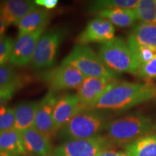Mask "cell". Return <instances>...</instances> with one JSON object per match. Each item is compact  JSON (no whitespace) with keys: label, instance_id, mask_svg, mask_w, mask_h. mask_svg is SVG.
<instances>
[{"label":"cell","instance_id":"6da1fadb","mask_svg":"<svg viewBox=\"0 0 156 156\" xmlns=\"http://www.w3.org/2000/svg\"><path fill=\"white\" fill-rule=\"evenodd\" d=\"M156 98V85L151 83L116 82L90 109L123 112Z\"/></svg>","mask_w":156,"mask_h":156},{"label":"cell","instance_id":"7a4b0ae2","mask_svg":"<svg viewBox=\"0 0 156 156\" xmlns=\"http://www.w3.org/2000/svg\"><path fill=\"white\" fill-rule=\"evenodd\" d=\"M113 145L126 147L142 136L156 132V118L143 114H132L110 120L104 129Z\"/></svg>","mask_w":156,"mask_h":156},{"label":"cell","instance_id":"3957f363","mask_svg":"<svg viewBox=\"0 0 156 156\" xmlns=\"http://www.w3.org/2000/svg\"><path fill=\"white\" fill-rule=\"evenodd\" d=\"M109 121L103 111L81 109L60 129L58 136L67 141L96 137L104 131Z\"/></svg>","mask_w":156,"mask_h":156},{"label":"cell","instance_id":"277c9868","mask_svg":"<svg viewBox=\"0 0 156 156\" xmlns=\"http://www.w3.org/2000/svg\"><path fill=\"white\" fill-rule=\"evenodd\" d=\"M98 56L103 64L115 73L137 75L140 64L129 47L127 43L121 37L101 44Z\"/></svg>","mask_w":156,"mask_h":156},{"label":"cell","instance_id":"5b68a950","mask_svg":"<svg viewBox=\"0 0 156 156\" xmlns=\"http://www.w3.org/2000/svg\"><path fill=\"white\" fill-rule=\"evenodd\" d=\"M62 64L75 67L85 77L117 80L119 77V74L109 69L98 55L88 46L75 45Z\"/></svg>","mask_w":156,"mask_h":156},{"label":"cell","instance_id":"8992f818","mask_svg":"<svg viewBox=\"0 0 156 156\" xmlns=\"http://www.w3.org/2000/svg\"><path fill=\"white\" fill-rule=\"evenodd\" d=\"M67 30L64 28H55L44 32L37 43L31 67L35 70L53 68L58 52Z\"/></svg>","mask_w":156,"mask_h":156},{"label":"cell","instance_id":"52a82bcc","mask_svg":"<svg viewBox=\"0 0 156 156\" xmlns=\"http://www.w3.org/2000/svg\"><path fill=\"white\" fill-rule=\"evenodd\" d=\"M41 79L53 93L78 88L85 77L72 66L62 64L51 68L41 74Z\"/></svg>","mask_w":156,"mask_h":156},{"label":"cell","instance_id":"ba28073f","mask_svg":"<svg viewBox=\"0 0 156 156\" xmlns=\"http://www.w3.org/2000/svg\"><path fill=\"white\" fill-rule=\"evenodd\" d=\"M113 144L106 136L85 140H68L54 150L52 156H98Z\"/></svg>","mask_w":156,"mask_h":156},{"label":"cell","instance_id":"9c48e42d","mask_svg":"<svg viewBox=\"0 0 156 156\" xmlns=\"http://www.w3.org/2000/svg\"><path fill=\"white\" fill-rule=\"evenodd\" d=\"M115 38L114 25L107 20L98 17L90 20L76 38V45L87 46L91 43L105 44Z\"/></svg>","mask_w":156,"mask_h":156},{"label":"cell","instance_id":"30bf717a","mask_svg":"<svg viewBox=\"0 0 156 156\" xmlns=\"http://www.w3.org/2000/svg\"><path fill=\"white\" fill-rule=\"evenodd\" d=\"M45 29L41 28L34 32L17 37L9 57V62L12 65L23 67L31 63L37 43L45 32Z\"/></svg>","mask_w":156,"mask_h":156},{"label":"cell","instance_id":"8fae6325","mask_svg":"<svg viewBox=\"0 0 156 156\" xmlns=\"http://www.w3.org/2000/svg\"><path fill=\"white\" fill-rule=\"evenodd\" d=\"M58 98L55 93L49 91L39 101L33 126L49 140L57 134L54 127L53 114Z\"/></svg>","mask_w":156,"mask_h":156},{"label":"cell","instance_id":"7c38bea8","mask_svg":"<svg viewBox=\"0 0 156 156\" xmlns=\"http://www.w3.org/2000/svg\"><path fill=\"white\" fill-rule=\"evenodd\" d=\"M101 77H85L80 86L77 88V96L83 109H90L109 87L117 82Z\"/></svg>","mask_w":156,"mask_h":156},{"label":"cell","instance_id":"4fadbf2b","mask_svg":"<svg viewBox=\"0 0 156 156\" xmlns=\"http://www.w3.org/2000/svg\"><path fill=\"white\" fill-rule=\"evenodd\" d=\"M81 108L77 95L65 94L58 98L54 107L53 119L54 127L58 132Z\"/></svg>","mask_w":156,"mask_h":156},{"label":"cell","instance_id":"5bb4252c","mask_svg":"<svg viewBox=\"0 0 156 156\" xmlns=\"http://www.w3.org/2000/svg\"><path fill=\"white\" fill-rule=\"evenodd\" d=\"M37 5L30 0H6L0 2V16L7 25H17L20 21Z\"/></svg>","mask_w":156,"mask_h":156},{"label":"cell","instance_id":"9a60e30c","mask_svg":"<svg viewBox=\"0 0 156 156\" xmlns=\"http://www.w3.org/2000/svg\"><path fill=\"white\" fill-rule=\"evenodd\" d=\"M27 154L32 156H52L54 151L50 140L34 127L20 132Z\"/></svg>","mask_w":156,"mask_h":156},{"label":"cell","instance_id":"2e32d148","mask_svg":"<svg viewBox=\"0 0 156 156\" xmlns=\"http://www.w3.org/2000/svg\"><path fill=\"white\" fill-rule=\"evenodd\" d=\"M50 19L51 14L46 9H35L25 15L17 25L18 28L17 36L30 34L41 28H46Z\"/></svg>","mask_w":156,"mask_h":156},{"label":"cell","instance_id":"e0dca14e","mask_svg":"<svg viewBox=\"0 0 156 156\" xmlns=\"http://www.w3.org/2000/svg\"><path fill=\"white\" fill-rule=\"evenodd\" d=\"M38 102L23 101L16 105L14 108L15 129L21 132L34 126Z\"/></svg>","mask_w":156,"mask_h":156},{"label":"cell","instance_id":"ac0fdd59","mask_svg":"<svg viewBox=\"0 0 156 156\" xmlns=\"http://www.w3.org/2000/svg\"><path fill=\"white\" fill-rule=\"evenodd\" d=\"M97 15L107 20L114 25L119 28L132 26L137 20L134 9L116 8L108 9L100 12Z\"/></svg>","mask_w":156,"mask_h":156},{"label":"cell","instance_id":"d6986e66","mask_svg":"<svg viewBox=\"0 0 156 156\" xmlns=\"http://www.w3.org/2000/svg\"><path fill=\"white\" fill-rule=\"evenodd\" d=\"M0 151L19 156L27 155L20 132L12 129L0 132Z\"/></svg>","mask_w":156,"mask_h":156},{"label":"cell","instance_id":"ffe728a7","mask_svg":"<svg viewBox=\"0 0 156 156\" xmlns=\"http://www.w3.org/2000/svg\"><path fill=\"white\" fill-rule=\"evenodd\" d=\"M130 156H156V134L144 136L124 147Z\"/></svg>","mask_w":156,"mask_h":156},{"label":"cell","instance_id":"44dd1931","mask_svg":"<svg viewBox=\"0 0 156 156\" xmlns=\"http://www.w3.org/2000/svg\"><path fill=\"white\" fill-rule=\"evenodd\" d=\"M128 39L156 48V25L140 23L132 29Z\"/></svg>","mask_w":156,"mask_h":156},{"label":"cell","instance_id":"7402d4cb","mask_svg":"<svg viewBox=\"0 0 156 156\" xmlns=\"http://www.w3.org/2000/svg\"><path fill=\"white\" fill-rule=\"evenodd\" d=\"M137 3V0H97L88 4L87 10L90 13L98 14L101 11L116 8L134 9Z\"/></svg>","mask_w":156,"mask_h":156},{"label":"cell","instance_id":"603a6c76","mask_svg":"<svg viewBox=\"0 0 156 156\" xmlns=\"http://www.w3.org/2000/svg\"><path fill=\"white\" fill-rule=\"evenodd\" d=\"M134 10L137 20L156 25V0H138Z\"/></svg>","mask_w":156,"mask_h":156},{"label":"cell","instance_id":"cb8c5ba5","mask_svg":"<svg viewBox=\"0 0 156 156\" xmlns=\"http://www.w3.org/2000/svg\"><path fill=\"white\" fill-rule=\"evenodd\" d=\"M127 44L135 56L140 66L156 58V48L142 45L128 39Z\"/></svg>","mask_w":156,"mask_h":156},{"label":"cell","instance_id":"d4e9b609","mask_svg":"<svg viewBox=\"0 0 156 156\" xmlns=\"http://www.w3.org/2000/svg\"><path fill=\"white\" fill-rule=\"evenodd\" d=\"M29 80L28 76L20 75L12 83L0 89V108L5 106L19 90L22 89L28 83Z\"/></svg>","mask_w":156,"mask_h":156},{"label":"cell","instance_id":"484cf974","mask_svg":"<svg viewBox=\"0 0 156 156\" xmlns=\"http://www.w3.org/2000/svg\"><path fill=\"white\" fill-rule=\"evenodd\" d=\"M14 108L4 106L0 108V132L15 129Z\"/></svg>","mask_w":156,"mask_h":156},{"label":"cell","instance_id":"4316f807","mask_svg":"<svg viewBox=\"0 0 156 156\" xmlns=\"http://www.w3.org/2000/svg\"><path fill=\"white\" fill-rule=\"evenodd\" d=\"M137 77L146 81V83H151L156 80V58L140 66Z\"/></svg>","mask_w":156,"mask_h":156},{"label":"cell","instance_id":"83f0119b","mask_svg":"<svg viewBox=\"0 0 156 156\" xmlns=\"http://www.w3.org/2000/svg\"><path fill=\"white\" fill-rule=\"evenodd\" d=\"M14 68L9 64L0 66V89L12 83L19 77Z\"/></svg>","mask_w":156,"mask_h":156},{"label":"cell","instance_id":"f1b7e54d","mask_svg":"<svg viewBox=\"0 0 156 156\" xmlns=\"http://www.w3.org/2000/svg\"><path fill=\"white\" fill-rule=\"evenodd\" d=\"M14 41L10 37L5 36L0 38V66L9 61Z\"/></svg>","mask_w":156,"mask_h":156},{"label":"cell","instance_id":"f546056e","mask_svg":"<svg viewBox=\"0 0 156 156\" xmlns=\"http://www.w3.org/2000/svg\"><path fill=\"white\" fill-rule=\"evenodd\" d=\"M36 5L44 7L46 9H52L55 8L58 5V0H36L35 1Z\"/></svg>","mask_w":156,"mask_h":156},{"label":"cell","instance_id":"4dcf8cb0","mask_svg":"<svg viewBox=\"0 0 156 156\" xmlns=\"http://www.w3.org/2000/svg\"><path fill=\"white\" fill-rule=\"evenodd\" d=\"M98 156H130L126 151H116L109 148L103 151Z\"/></svg>","mask_w":156,"mask_h":156},{"label":"cell","instance_id":"1f68e13d","mask_svg":"<svg viewBox=\"0 0 156 156\" xmlns=\"http://www.w3.org/2000/svg\"><path fill=\"white\" fill-rule=\"evenodd\" d=\"M7 27H8V25L2 19V17L0 16V38L5 36V34L7 30Z\"/></svg>","mask_w":156,"mask_h":156},{"label":"cell","instance_id":"d6a6232c","mask_svg":"<svg viewBox=\"0 0 156 156\" xmlns=\"http://www.w3.org/2000/svg\"><path fill=\"white\" fill-rule=\"evenodd\" d=\"M0 156H19L17 155H15V154L7 153V152L4 151H0Z\"/></svg>","mask_w":156,"mask_h":156}]
</instances>
